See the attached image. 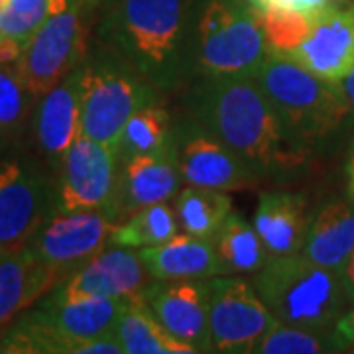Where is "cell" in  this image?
Returning <instances> with one entry per match:
<instances>
[{"label":"cell","instance_id":"1","mask_svg":"<svg viewBox=\"0 0 354 354\" xmlns=\"http://www.w3.org/2000/svg\"><path fill=\"white\" fill-rule=\"evenodd\" d=\"M199 114L209 134L241 158L254 174L293 162L291 136L254 77H211Z\"/></svg>","mask_w":354,"mask_h":354},{"label":"cell","instance_id":"2","mask_svg":"<svg viewBox=\"0 0 354 354\" xmlns=\"http://www.w3.org/2000/svg\"><path fill=\"white\" fill-rule=\"evenodd\" d=\"M254 286L278 323L301 329H327L353 304L341 272L315 264L304 252L268 258Z\"/></svg>","mask_w":354,"mask_h":354},{"label":"cell","instance_id":"3","mask_svg":"<svg viewBox=\"0 0 354 354\" xmlns=\"http://www.w3.org/2000/svg\"><path fill=\"white\" fill-rule=\"evenodd\" d=\"M254 79L293 138L325 136L348 113L339 85H330L286 55L270 53Z\"/></svg>","mask_w":354,"mask_h":354},{"label":"cell","instance_id":"4","mask_svg":"<svg viewBox=\"0 0 354 354\" xmlns=\"http://www.w3.org/2000/svg\"><path fill=\"white\" fill-rule=\"evenodd\" d=\"M272 51L254 10L211 0L199 22V64L211 77H254Z\"/></svg>","mask_w":354,"mask_h":354},{"label":"cell","instance_id":"5","mask_svg":"<svg viewBox=\"0 0 354 354\" xmlns=\"http://www.w3.org/2000/svg\"><path fill=\"white\" fill-rule=\"evenodd\" d=\"M87 51V28L71 2L65 10L50 12L28 39L18 69L32 99L44 97L62 79L73 73Z\"/></svg>","mask_w":354,"mask_h":354},{"label":"cell","instance_id":"6","mask_svg":"<svg viewBox=\"0 0 354 354\" xmlns=\"http://www.w3.org/2000/svg\"><path fill=\"white\" fill-rule=\"evenodd\" d=\"M209 330L211 351L252 353L254 344L278 325L256 286L242 276L221 274L209 278Z\"/></svg>","mask_w":354,"mask_h":354},{"label":"cell","instance_id":"7","mask_svg":"<svg viewBox=\"0 0 354 354\" xmlns=\"http://www.w3.org/2000/svg\"><path fill=\"white\" fill-rule=\"evenodd\" d=\"M122 307L118 297H59L50 291L30 317L62 337L67 354H124L113 333Z\"/></svg>","mask_w":354,"mask_h":354},{"label":"cell","instance_id":"8","mask_svg":"<svg viewBox=\"0 0 354 354\" xmlns=\"http://www.w3.org/2000/svg\"><path fill=\"white\" fill-rule=\"evenodd\" d=\"M183 0H124L118 14V39L144 73L160 77L176 59Z\"/></svg>","mask_w":354,"mask_h":354},{"label":"cell","instance_id":"9","mask_svg":"<svg viewBox=\"0 0 354 354\" xmlns=\"http://www.w3.org/2000/svg\"><path fill=\"white\" fill-rule=\"evenodd\" d=\"M144 102L142 87L114 65L83 67L81 136L120 152L130 116Z\"/></svg>","mask_w":354,"mask_h":354},{"label":"cell","instance_id":"10","mask_svg":"<svg viewBox=\"0 0 354 354\" xmlns=\"http://www.w3.org/2000/svg\"><path fill=\"white\" fill-rule=\"evenodd\" d=\"M118 156L101 142L79 136L62 158V176L55 191V211H106L113 209L118 185Z\"/></svg>","mask_w":354,"mask_h":354},{"label":"cell","instance_id":"11","mask_svg":"<svg viewBox=\"0 0 354 354\" xmlns=\"http://www.w3.org/2000/svg\"><path fill=\"white\" fill-rule=\"evenodd\" d=\"M114 227L106 211H55L28 242V248L67 279L106 248Z\"/></svg>","mask_w":354,"mask_h":354},{"label":"cell","instance_id":"12","mask_svg":"<svg viewBox=\"0 0 354 354\" xmlns=\"http://www.w3.org/2000/svg\"><path fill=\"white\" fill-rule=\"evenodd\" d=\"M55 213V199L38 171L20 162L0 165V252L28 246Z\"/></svg>","mask_w":354,"mask_h":354},{"label":"cell","instance_id":"13","mask_svg":"<svg viewBox=\"0 0 354 354\" xmlns=\"http://www.w3.org/2000/svg\"><path fill=\"white\" fill-rule=\"evenodd\" d=\"M286 57L341 85L354 65V0H330L317 10L305 39Z\"/></svg>","mask_w":354,"mask_h":354},{"label":"cell","instance_id":"14","mask_svg":"<svg viewBox=\"0 0 354 354\" xmlns=\"http://www.w3.org/2000/svg\"><path fill=\"white\" fill-rule=\"evenodd\" d=\"M148 270L134 248L116 246L93 256L88 262L55 286L51 293L59 297H81V295H102L118 299L144 297Z\"/></svg>","mask_w":354,"mask_h":354},{"label":"cell","instance_id":"15","mask_svg":"<svg viewBox=\"0 0 354 354\" xmlns=\"http://www.w3.org/2000/svg\"><path fill=\"white\" fill-rule=\"evenodd\" d=\"M144 301L156 319L179 341L189 342L199 353L211 351L209 293L205 279L153 283L144 291Z\"/></svg>","mask_w":354,"mask_h":354},{"label":"cell","instance_id":"16","mask_svg":"<svg viewBox=\"0 0 354 354\" xmlns=\"http://www.w3.org/2000/svg\"><path fill=\"white\" fill-rule=\"evenodd\" d=\"M62 281L64 278L28 246L0 252V329H6Z\"/></svg>","mask_w":354,"mask_h":354},{"label":"cell","instance_id":"17","mask_svg":"<svg viewBox=\"0 0 354 354\" xmlns=\"http://www.w3.org/2000/svg\"><path fill=\"white\" fill-rule=\"evenodd\" d=\"M177 165L187 185L225 193L252 183L254 177L252 169L213 134H197L187 140Z\"/></svg>","mask_w":354,"mask_h":354},{"label":"cell","instance_id":"18","mask_svg":"<svg viewBox=\"0 0 354 354\" xmlns=\"http://www.w3.org/2000/svg\"><path fill=\"white\" fill-rule=\"evenodd\" d=\"M83 67L62 79L41 97L36 118V134L41 150L62 162L71 144L81 136Z\"/></svg>","mask_w":354,"mask_h":354},{"label":"cell","instance_id":"19","mask_svg":"<svg viewBox=\"0 0 354 354\" xmlns=\"http://www.w3.org/2000/svg\"><path fill=\"white\" fill-rule=\"evenodd\" d=\"M124 158L113 207L132 215L142 207L165 203L176 195L181 174L171 153H132Z\"/></svg>","mask_w":354,"mask_h":354},{"label":"cell","instance_id":"20","mask_svg":"<svg viewBox=\"0 0 354 354\" xmlns=\"http://www.w3.org/2000/svg\"><path fill=\"white\" fill-rule=\"evenodd\" d=\"M140 256L150 278L156 281L209 279L218 276L215 239L177 232L169 241L140 248Z\"/></svg>","mask_w":354,"mask_h":354},{"label":"cell","instance_id":"21","mask_svg":"<svg viewBox=\"0 0 354 354\" xmlns=\"http://www.w3.org/2000/svg\"><path fill=\"white\" fill-rule=\"evenodd\" d=\"M254 228L258 230L270 258L299 254L309 232L305 199L301 195L281 191L262 193L254 215Z\"/></svg>","mask_w":354,"mask_h":354},{"label":"cell","instance_id":"22","mask_svg":"<svg viewBox=\"0 0 354 354\" xmlns=\"http://www.w3.org/2000/svg\"><path fill=\"white\" fill-rule=\"evenodd\" d=\"M114 337L124 354H195L189 342L179 341L156 319L144 297L128 299L114 325Z\"/></svg>","mask_w":354,"mask_h":354},{"label":"cell","instance_id":"23","mask_svg":"<svg viewBox=\"0 0 354 354\" xmlns=\"http://www.w3.org/2000/svg\"><path fill=\"white\" fill-rule=\"evenodd\" d=\"M354 250V207L344 201L329 203L315 216L301 252L315 264L341 272Z\"/></svg>","mask_w":354,"mask_h":354},{"label":"cell","instance_id":"24","mask_svg":"<svg viewBox=\"0 0 354 354\" xmlns=\"http://www.w3.org/2000/svg\"><path fill=\"white\" fill-rule=\"evenodd\" d=\"M218 276L256 274L268 262V250L258 230L239 213H230L215 236Z\"/></svg>","mask_w":354,"mask_h":354},{"label":"cell","instance_id":"25","mask_svg":"<svg viewBox=\"0 0 354 354\" xmlns=\"http://www.w3.org/2000/svg\"><path fill=\"white\" fill-rule=\"evenodd\" d=\"M176 213L187 234L215 239L227 216L232 213V201L225 191L189 185L179 193Z\"/></svg>","mask_w":354,"mask_h":354},{"label":"cell","instance_id":"26","mask_svg":"<svg viewBox=\"0 0 354 354\" xmlns=\"http://www.w3.org/2000/svg\"><path fill=\"white\" fill-rule=\"evenodd\" d=\"M177 234V213L167 203H156L134 211L124 225H116L111 244L124 248H146L169 241Z\"/></svg>","mask_w":354,"mask_h":354},{"label":"cell","instance_id":"27","mask_svg":"<svg viewBox=\"0 0 354 354\" xmlns=\"http://www.w3.org/2000/svg\"><path fill=\"white\" fill-rule=\"evenodd\" d=\"M169 116L160 106H140L130 116L122 134L120 152L132 153H171V127Z\"/></svg>","mask_w":354,"mask_h":354},{"label":"cell","instance_id":"28","mask_svg":"<svg viewBox=\"0 0 354 354\" xmlns=\"http://www.w3.org/2000/svg\"><path fill=\"white\" fill-rule=\"evenodd\" d=\"M264 30L266 41L272 53L288 55L307 36L313 14L286 12V10H264L254 12Z\"/></svg>","mask_w":354,"mask_h":354},{"label":"cell","instance_id":"29","mask_svg":"<svg viewBox=\"0 0 354 354\" xmlns=\"http://www.w3.org/2000/svg\"><path fill=\"white\" fill-rule=\"evenodd\" d=\"M321 330L301 329L278 323L254 344L256 354H317L330 351L329 341L321 339Z\"/></svg>","mask_w":354,"mask_h":354},{"label":"cell","instance_id":"30","mask_svg":"<svg viewBox=\"0 0 354 354\" xmlns=\"http://www.w3.org/2000/svg\"><path fill=\"white\" fill-rule=\"evenodd\" d=\"M48 18V0H8L0 12L2 36L28 44L32 34Z\"/></svg>","mask_w":354,"mask_h":354},{"label":"cell","instance_id":"31","mask_svg":"<svg viewBox=\"0 0 354 354\" xmlns=\"http://www.w3.org/2000/svg\"><path fill=\"white\" fill-rule=\"evenodd\" d=\"M30 91L16 64H0V132L12 130L26 113Z\"/></svg>","mask_w":354,"mask_h":354},{"label":"cell","instance_id":"32","mask_svg":"<svg viewBox=\"0 0 354 354\" xmlns=\"http://www.w3.org/2000/svg\"><path fill=\"white\" fill-rule=\"evenodd\" d=\"M248 8L254 12L264 10H286V12L315 14L330 0H246Z\"/></svg>","mask_w":354,"mask_h":354},{"label":"cell","instance_id":"33","mask_svg":"<svg viewBox=\"0 0 354 354\" xmlns=\"http://www.w3.org/2000/svg\"><path fill=\"white\" fill-rule=\"evenodd\" d=\"M26 41L0 34V64H18L22 57Z\"/></svg>","mask_w":354,"mask_h":354},{"label":"cell","instance_id":"34","mask_svg":"<svg viewBox=\"0 0 354 354\" xmlns=\"http://www.w3.org/2000/svg\"><path fill=\"white\" fill-rule=\"evenodd\" d=\"M335 335L341 339V342L354 344V307L351 311H346L344 315L335 323Z\"/></svg>","mask_w":354,"mask_h":354},{"label":"cell","instance_id":"35","mask_svg":"<svg viewBox=\"0 0 354 354\" xmlns=\"http://www.w3.org/2000/svg\"><path fill=\"white\" fill-rule=\"evenodd\" d=\"M341 95L344 102H346V106H348V111H354V65L353 69L346 73V77L341 81Z\"/></svg>","mask_w":354,"mask_h":354},{"label":"cell","instance_id":"36","mask_svg":"<svg viewBox=\"0 0 354 354\" xmlns=\"http://www.w3.org/2000/svg\"><path fill=\"white\" fill-rule=\"evenodd\" d=\"M341 276L342 281H344V288H346V293H348L351 301L354 304V250L351 252V256H348L346 264L342 266Z\"/></svg>","mask_w":354,"mask_h":354},{"label":"cell","instance_id":"37","mask_svg":"<svg viewBox=\"0 0 354 354\" xmlns=\"http://www.w3.org/2000/svg\"><path fill=\"white\" fill-rule=\"evenodd\" d=\"M348 185H351V197L354 201V152L351 158V164H348Z\"/></svg>","mask_w":354,"mask_h":354},{"label":"cell","instance_id":"38","mask_svg":"<svg viewBox=\"0 0 354 354\" xmlns=\"http://www.w3.org/2000/svg\"><path fill=\"white\" fill-rule=\"evenodd\" d=\"M71 2H75V4H87V2H97V0H71Z\"/></svg>","mask_w":354,"mask_h":354},{"label":"cell","instance_id":"39","mask_svg":"<svg viewBox=\"0 0 354 354\" xmlns=\"http://www.w3.org/2000/svg\"><path fill=\"white\" fill-rule=\"evenodd\" d=\"M6 330H8V329H0V342H2V339H4V335H6Z\"/></svg>","mask_w":354,"mask_h":354},{"label":"cell","instance_id":"40","mask_svg":"<svg viewBox=\"0 0 354 354\" xmlns=\"http://www.w3.org/2000/svg\"><path fill=\"white\" fill-rule=\"evenodd\" d=\"M6 2H8V0H0V12H2V8L6 6Z\"/></svg>","mask_w":354,"mask_h":354}]
</instances>
